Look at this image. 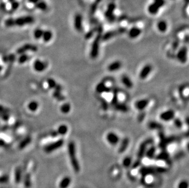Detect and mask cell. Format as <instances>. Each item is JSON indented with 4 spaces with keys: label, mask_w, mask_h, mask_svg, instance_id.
I'll use <instances>...</instances> for the list:
<instances>
[{
    "label": "cell",
    "mask_w": 189,
    "mask_h": 188,
    "mask_svg": "<svg viewBox=\"0 0 189 188\" xmlns=\"http://www.w3.org/2000/svg\"><path fill=\"white\" fill-rule=\"evenodd\" d=\"M107 140L110 144L116 145L118 144V143L119 141V137L116 134L113 132H111L107 135Z\"/></svg>",
    "instance_id": "obj_14"
},
{
    "label": "cell",
    "mask_w": 189,
    "mask_h": 188,
    "mask_svg": "<svg viewBox=\"0 0 189 188\" xmlns=\"http://www.w3.org/2000/svg\"><path fill=\"white\" fill-rule=\"evenodd\" d=\"M167 157H168V154L166 152H165V153L163 152V153L159 154L158 156V159H165Z\"/></svg>",
    "instance_id": "obj_44"
},
{
    "label": "cell",
    "mask_w": 189,
    "mask_h": 188,
    "mask_svg": "<svg viewBox=\"0 0 189 188\" xmlns=\"http://www.w3.org/2000/svg\"><path fill=\"white\" fill-rule=\"evenodd\" d=\"M68 151L71 164L73 166V168L76 172H78L80 170V165L79 161L76 158L75 153V145L73 142H71L69 143L68 145Z\"/></svg>",
    "instance_id": "obj_1"
},
{
    "label": "cell",
    "mask_w": 189,
    "mask_h": 188,
    "mask_svg": "<svg viewBox=\"0 0 189 188\" xmlns=\"http://www.w3.org/2000/svg\"><path fill=\"white\" fill-rule=\"evenodd\" d=\"M131 163H132L131 158L130 157H126L123 160V165L126 167H128L130 166Z\"/></svg>",
    "instance_id": "obj_37"
},
{
    "label": "cell",
    "mask_w": 189,
    "mask_h": 188,
    "mask_svg": "<svg viewBox=\"0 0 189 188\" xmlns=\"http://www.w3.org/2000/svg\"><path fill=\"white\" fill-rule=\"evenodd\" d=\"M116 109L119 110V111L121 112H127L129 108L126 106V104H123V103H117L116 105H115Z\"/></svg>",
    "instance_id": "obj_28"
},
{
    "label": "cell",
    "mask_w": 189,
    "mask_h": 188,
    "mask_svg": "<svg viewBox=\"0 0 189 188\" xmlns=\"http://www.w3.org/2000/svg\"><path fill=\"white\" fill-rule=\"evenodd\" d=\"M141 33V29H140L138 27H133L129 31V32H128V35H129V37L131 38H135L140 36Z\"/></svg>",
    "instance_id": "obj_18"
},
{
    "label": "cell",
    "mask_w": 189,
    "mask_h": 188,
    "mask_svg": "<svg viewBox=\"0 0 189 188\" xmlns=\"http://www.w3.org/2000/svg\"><path fill=\"white\" fill-rule=\"evenodd\" d=\"M4 24L6 27H14L15 26V23H14V19H12V18H10L7 19L4 22Z\"/></svg>",
    "instance_id": "obj_34"
},
{
    "label": "cell",
    "mask_w": 189,
    "mask_h": 188,
    "mask_svg": "<svg viewBox=\"0 0 189 188\" xmlns=\"http://www.w3.org/2000/svg\"><path fill=\"white\" fill-rule=\"evenodd\" d=\"M149 103V100L148 99H140V100H138L137 102H135V106L137 109L142 110L148 106Z\"/></svg>",
    "instance_id": "obj_15"
},
{
    "label": "cell",
    "mask_w": 189,
    "mask_h": 188,
    "mask_svg": "<svg viewBox=\"0 0 189 188\" xmlns=\"http://www.w3.org/2000/svg\"><path fill=\"white\" fill-rule=\"evenodd\" d=\"M155 153V147L153 146L151 147L146 152V156L148 158L151 159L154 157Z\"/></svg>",
    "instance_id": "obj_30"
},
{
    "label": "cell",
    "mask_w": 189,
    "mask_h": 188,
    "mask_svg": "<svg viewBox=\"0 0 189 188\" xmlns=\"http://www.w3.org/2000/svg\"><path fill=\"white\" fill-rule=\"evenodd\" d=\"M157 28L161 32H165L167 30V23L165 21H160L157 23Z\"/></svg>",
    "instance_id": "obj_25"
},
{
    "label": "cell",
    "mask_w": 189,
    "mask_h": 188,
    "mask_svg": "<svg viewBox=\"0 0 189 188\" xmlns=\"http://www.w3.org/2000/svg\"><path fill=\"white\" fill-rule=\"evenodd\" d=\"M34 22V19L33 16L28 15L20 16L17 19H14L15 26H24L27 25L32 24Z\"/></svg>",
    "instance_id": "obj_3"
},
{
    "label": "cell",
    "mask_w": 189,
    "mask_h": 188,
    "mask_svg": "<svg viewBox=\"0 0 189 188\" xmlns=\"http://www.w3.org/2000/svg\"><path fill=\"white\" fill-rule=\"evenodd\" d=\"M19 5H20V3L18 1H16L15 0L12 2H11V9L14 10L17 9L19 7Z\"/></svg>",
    "instance_id": "obj_40"
},
{
    "label": "cell",
    "mask_w": 189,
    "mask_h": 188,
    "mask_svg": "<svg viewBox=\"0 0 189 188\" xmlns=\"http://www.w3.org/2000/svg\"><path fill=\"white\" fill-rule=\"evenodd\" d=\"M28 59V56L27 55L23 54L21 55L20 57L19 58V62L20 64H23V63H25Z\"/></svg>",
    "instance_id": "obj_38"
},
{
    "label": "cell",
    "mask_w": 189,
    "mask_h": 188,
    "mask_svg": "<svg viewBox=\"0 0 189 188\" xmlns=\"http://www.w3.org/2000/svg\"><path fill=\"white\" fill-rule=\"evenodd\" d=\"M53 96L54 97L56 98L57 99H58L59 101H62L64 100V97L61 94L59 91H55V92L53 93Z\"/></svg>",
    "instance_id": "obj_35"
},
{
    "label": "cell",
    "mask_w": 189,
    "mask_h": 188,
    "mask_svg": "<svg viewBox=\"0 0 189 188\" xmlns=\"http://www.w3.org/2000/svg\"><path fill=\"white\" fill-rule=\"evenodd\" d=\"M64 144V141L63 139H59L56 142L53 143H50L48 145H47L45 148H44V150L47 153H50L53 151H54L57 150V149L61 147H62Z\"/></svg>",
    "instance_id": "obj_7"
},
{
    "label": "cell",
    "mask_w": 189,
    "mask_h": 188,
    "mask_svg": "<svg viewBox=\"0 0 189 188\" xmlns=\"http://www.w3.org/2000/svg\"><path fill=\"white\" fill-rule=\"evenodd\" d=\"M35 8L39 10H41L42 11H45L48 8V5L47 3L43 1H39L37 2L36 4H35Z\"/></svg>",
    "instance_id": "obj_24"
},
{
    "label": "cell",
    "mask_w": 189,
    "mask_h": 188,
    "mask_svg": "<svg viewBox=\"0 0 189 188\" xmlns=\"http://www.w3.org/2000/svg\"><path fill=\"white\" fill-rule=\"evenodd\" d=\"M47 67V65L46 62H42L40 60H36L34 63V68L36 71H39V72H41V71H43L45 70L46 69Z\"/></svg>",
    "instance_id": "obj_17"
},
{
    "label": "cell",
    "mask_w": 189,
    "mask_h": 188,
    "mask_svg": "<svg viewBox=\"0 0 189 188\" xmlns=\"http://www.w3.org/2000/svg\"><path fill=\"white\" fill-rule=\"evenodd\" d=\"M70 105L69 103H64L61 106V111L64 114H68L70 110Z\"/></svg>",
    "instance_id": "obj_29"
},
{
    "label": "cell",
    "mask_w": 189,
    "mask_h": 188,
    "mask_svg": "<svg viewBox=\"0 0 189 188\" xmlns=\"http://www.w3.org/2000/svg\"><path fill=\"white\" fill-rule=\"evenodd\" d=\"M187 51L188 49L187 47H182L181 48L179 49L177 53V58L178 59L179 61L182 64H184L187 62Z\"/></svg>",
    "instance_id": "obj_8"
},
{
    "label": "cell",
    "mask_w": 189,
    "mask_h": 188,
    "mask_svg": "<svg viewBox=\"0 0 189 188\" xmlns=\"http://www.w3.org/2000/svg\"><path fill=\"white\" fill-rule=\"evenodd\" d=\"M21 179V170L20 168H18L16 170L15 173V181L17 183H20V181Z\"/></svg>",
    "instance_id": "obj_36"
},
{
    "label": "cell",
    "mask_w": 189,
    "mask_h": 188,
    "mask_svg": "<svg viewBox=\"0 0 189 188\" xmlns=\"http://www.w3.org/2000/svg\"><path fill=\"white\" fill-rule=\"evenodd\" d=\"M178 188H188V183L186 181H182L178 185Z\"/></svg>",
    "instance_id": "obj_43"
},
{
    "label": "cell",
    "mask_w": 189,
    "mask_h": 188,
    "mask_svg": "<svg viewBox=\"0 0 189 188\" xmlns=\"http://www.w3.org/2000/svg\"><path fill=\"white\" fill-rule=\"evenodd\" d=\"M28 51H37V47L34 45H31V44H26V45L19 48L17 52L18 54H23Z\"/></svg>",
    "instance_id": "obj_13"
},
{
    "label": "cell",
    "mask_w": 189,
    "mask_h": 188,
    "mask_svg": "<svg viewBox=\"0 0 189 188\" xmlns=\"http://www.w3.org/2000/svg\"><path fill=\"white\" fill-rule=\"evenodd\" d=\"M41 0H28V2L31 4H36L37 2H39Z\"/></svg>",
    "instance_id": "obj_46"
},
{
    "label": "cell",
    "mask_w": 189,
    "mask_h": 188,
    "mask_svg": "<svg viewBox=\"0 0 189 188\" xmlns=\"http://www.w3.org/2000/svg\"><path fill=\"white\" fill-rule=\"evenodd\" d=\"M175 113L173 110H167L161 113L160 115V119L165 121H169L175 118Z\"/></svg>",
    "instance_id": "obj_9"
},
{
    "label": "cell",
    "mask_w": 189,
    "mask_h": 188,
    "mask_svg": "<svg viewBox=\"0 0 189 188\" xmlns=\"http://www.w3.org/2000/svg\"><path fill=\"white\" fill-rule=\"evenodd\" d=\"M96 90L99 93H108L111 91V88L107 86L105 82H100L99 83L96 87Z\"/></svg>",
    "instance_id": "obj_16"
},
{
    "label": "cell",
    "mask_w": 189,
    "mask_h": 188,
    "mask_svg": "<svg viewBox=\"0 0 189 188\" xmlns=\"http://www.w3.org/2000/svg\"><path fill=\"white\" fill-rule=\"evenodd\" d=\"M148 127L151 130H161L163 128V126L157 121H152L148 124Z\"/></svg>",
    "instance_id": "obj_22"
},
{
    "label": "cell",
    "mask_w": 189,
    "mask_h": 188,
    "mask_svg": "<svg viewBox=\"0 0 189 188\" xmlns=\"http://www.w3.org/2000/svg\"><path fill=\"white\" fill-rule=\"evenodd\" d=\"M15 55L10 54V55H9V56L6 57V60H7L8 61H12V62L15 60Z\"/></svg>",
    "instance_id": "obj_45"
},
{
    "label": "cell",
    "mask_w": 189,
    "mask_h": 188,
    "mask_svg": "<svg viewBox=\"0 0 189 188\" xmlns=\"http://www.w3.org/2000/svg\"><path fill=\"white\" fill-rule=\"evenodd\" d=\"M68 126L65 125H60L58 127V130H57L58 134H60V135H63V136L65 135L67 132H68Z\"/></svg>",
    "instance_id": "obj_27"
},
{
    "label": "cell",
    "mask_w": 189,
    "mask_h": 188,
    "mask_svg": "<svg viewBox=\"0 0 189 188\" xmlns=\"http://www.w3.org/2000/svg\"><path fill=\"white\" fill-rule=\"evenodd\" d=\"M30 142H31V138H30V137H26L25 139L20 143V145H19L20 148H21V149L23 148H24L25 147H26L28 144H29Z\"/></svg>",
    "instance_id": "obj_33"
},
{
    "label": "cell",
    "mask_w": 189,
    "mask_h": 188,
    "mask_svg": "<svg viewBox=\"0 0 189 188\" xmlns=\"http://www.w3.org/2000/svg\"><path fill=\"white\" fill-rule=\"evenodd\" d=\"M175 125L177 128H181L182 126V122L179 119H175Z\"/></svg>",
    "instance_id": "obj_41"
},
{
    "label": "cell",
    "mask_w": 189,
    "mask_h": 188,
    "mask_svg": "<svg viewBox=\"0 0 189 188\" xmlns=\"http://www.w3.org/2000/svg\"><path fill=\"white\" fill-rule=\"evenodd\" d=\"M70 183V178L68 176L63 178L59 184L60 188H67Z\"/></svg>",
    "instance_id": "obj_26"
},
{
    "label": "cell",
    "mask_w": 189,
    "mask_h": 188,
    "mask_svg": "<svg viewBox=\"0 0 189 188\" xmlns=\"http://www.w3.org/2000/svg\"><path fill=\"white\" fill-rule=\"evenodd\" d=\"M25 185V186H26V187H30V185H31L30 175H27L26 176Z\"/></svg>",
    "instance_id": "obj_42"
},
{
    "label": "cell",
    "mask_w": 189,
    "mask_h": 188,
    "mask_svg": "<svg viewBox=\"0 0 189 188\" xmlns=\"http://www.w3.org/2000/svg\"><path fill=\"white\" fill-rule=\"evenodd\" d=\"M121 67H122V63L120 61H119V60H116V61H114L108 65V70L110 71L113 72V71H116L119 70L121 68Z\"/></svg>",
    "instance_id": "obj_19"
},
{
    "label": "cell",
    "mask_w": 189,
    "mask_h": 188,
    "mask_svg": "<svg viewBox=\"0 0 189 188\" xmlns=\"http://www.w3.org/2000/svg\"><path fill=\"white\" fill-rule=\"evenodd\" d=\"M152 142V139H148L146 141L143 142L140 146V148H139V150L138 152V159H141L144 155V153H145L146 150L147 148V146L149 143H151Z\"/></svg>",
    "instance_id": "obj_10"
},
{
    "label": "cell",
    "mask_w": 189,
    "mask_h": 188,
    "mask_svg": "<svg viewBox=\"0 0 189 188\" xmlns=\"http://www.w3.org/2000/svg\"><path fill=\"white\" fill-rule=\"evenodd\" d=\"M43 31L41 29H36L34 32V36L35 37L36 39H39V38H42V35H43Z\"/></svg>",
    "instance_id": "obj_32"
},
{
    "label": "cell",
    "mask_w": 189,
    "mask_h": 188,
    "mask_svg": "<svg viewBox=\"0 0 189 188\" xmlns=\"http://www.w3.org/2000/svg\"><path fill=\"white\" fill-rule=\"evenodd\" d=\"M47 82L49 87L52 88V89H53V88H55V87H56V86L57 85L56 82H55V81L53 80V79H48L47 80Z\"/></svg>",
    "instance_id": "obj_39"
},
{
    "label": "cell",
    "mask_w": 189,
    "mask_h": 188,
    "mask_svg": "<svg viewBox=\"0 0 189 188\" xmlns=\"http://www.w3.org/2000/svg\"><path fill=\"white\" fill-rule=\"evenodd\" d=\"M129 144V139L127 137H125L123 140L121 141V145L119 148V152L122 153L126 150V149Z\"/></svg>",
    "instance_id": "obj_21"
},
{
    "label": "cell",
    "mask_w": 189,
    "mask_h": 188,
    "mask_svg": "<svg viewBox=\"0 0 189 188\" xmlns=\"http://www.w3.org/2000/svg\"><path fill=\"white\" fill-rule=\"evenodd\" d=\"M4 145V142L3 140H0V146H3Z\"/></svg>",
    "instance_id": "obj_47"
},
{
    "label": "cell",
    "mask_w": 189,
    "mask_h": 188,
    "mask_svg": "<svg viewBox=\"0 0 189 188\" xmlns=\"http://www.w3.org/2000/svg\"><path fill=\"white\" fill-rule=\"evenodd\" d=\"M152 70V65L150 64H147L145 66H144L141 70L140 72V75H139V77L141 80L146 79L147 77L149 75V74L151 73Z\"/></svg>",
    "instance_id": "obj_11"
},
{
    "label": "cell",
    "mask_w": 189,
    "mask_h": 188,
    "mask_svg": "<svg viewBox=\"0 0 189 188\" xmlns=\"http://www.w3.org/2000/svg\"><path fill=\"white\" fill-rule=\"evenodd\" d=\"M8 1H9V2H12V1H15V0H8Z\"/></svg>",
    "instance_id": "obj_48"
},
{
    "label": "cell",
    "mask_w": 189,
    "mask_h": 188,
    "mask_svg": "<svg viewBox=\"0 0 189 188\" xmlns=\"http://www.w3.org/2000/svg\"><path fill=\"white\" fill-rule=\"evenodd\" d=\"M1 69H2V68H1V66H0V71H1Z\"/></svg>",
    "instance_id": "obj_49"
},
{
    "label": "cell",
    "mask_w": 189,
    "mask_h": 188,
    "mask_svg": "<svg viewBox=\"0 0 189 188\" xmlns=\"http://www.w3.org/2000/svg\"><path fill=\"white\" fill-rule=\"evenodd\" d=\"M121 81L123 82V84L128 89H131L133 87V84L132 80L129 78V76L126 75H123L121 78Z\"/></svg>",
    "instance_id": "obj_20"
},
{
    "label": "cell",
    "mask_w": 189,
    "mask_h": 188,
    "mask_svg": "<svg viewBox=\"0 0 189 188\" xmlns=\"http://www.w3.org/2000/svg\"><path fill=\"white\" fill-rule=\"evenodd\" d=\"M165 4V0H154V2L148 6V12L151 15L157 14L160 9L163 7Z\"/></svg>",
    "instance_id": "obj_2"
},
{
    "label": "cell",
    "mask_w": 189,
    "mask_h": 188,
    "mask_svg": "<svg viewBox=\"0 0 189 188\" xmlns=\"http://www.w3.org/2000/svg\"><path fill=\"white\" fill-rule=\"evenodd\" d=\"M126 31V29L124 28V27H121V28H119L118 30L108 31L105 33L104 36H103L102 39L105 41L108 40L110 39V38H112L114 37L117 36L119 34H124Z\"/></svg>",
    "instance_id": "obj_5"
},
{
    "label": "cell",
    "mask_w": 189,
    "mask_h": 188,
    "mask_svg": "<svg viewBox=\"0 0 189 188\" xmlns=\"http://www.w3.org/2000/svg\"><path fill=\"white\" fill-rule=\"evenodd\" d=\"M38 106H39V104L38 103H37L36 102H34V101H33V102H31L29 103L28 104V108L30 110H31V111H36V110L38 108Z\"/></svg>",
    "instance_id": "obj_31"
},
{
    "label": "cell",
    "mask_w": 189,
    "mask_h": 188,
    "mask_svg": "<svg viewBox=\"0 0 189 188\" xmlns=\"http://www.w3.org/2000/svg\"><path fill=\"white\" fill-rule=\"evenodd\" d=\"M42 38L43 41L45 42H48L50 40L52 37H53V33L50 31H43V35H42Z\"/></svg>",
    "instance_id": "obj_23"
},
{
    "label": "cell",
    "mask_w": 189,
    "mask_h": 188,
    "mask_svg": "<svg viewBox=\"0 0 189 188\" xmlns=\"http://www.w3.org/2000/svg\"><path fill=\"white\" fill-rule=\"evenodd\" d=\"M116 9V5L113 3H111L108 5L106 12L105 13V16L107 19L110 22H113L115 20V16L114 15V11Z\"/></svg>",
    "instance_id": "obj_6"
},
{
    "label": "cell",
    "mask_w": 189,
    "mask_h": 188,
    "mask_svg": "<svg viewBox=\"0 0 189 188\" xmlns=\"http://www.w3.org/2000/svg\"><path fill=\"white\" fill-rule=\"evenodd\" d=\"M101 36L99 34L96 36L95 39L93 41L92 47L90 51V56L92 59H96L97 58L99 53V45H100V42H101Z\"/></svg>",
    "instance_id": "obj_4"
},
{
    "label": "cell",
    "mask_w": 189,
    "mask_h": 188,
    "mask_svg": "<svg viewBox=\"0 0 189 188\" xmlns=\"http://www.w3.org/2000/svg\"><path fill=\"white\" fill-rule=\"evenodd\" d=\"M74 27L79 32H81L83 30V17L82 16L77 14L75 15L74 18Z\"/></svg>",
    "instance_id": "obj_12"
}]
</instances>
